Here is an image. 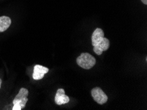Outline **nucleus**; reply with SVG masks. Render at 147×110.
Here are the masks:
<instances>
[{
	"instance_id": "8",
	"label": "nucleus",
	"mask_w": 147,
	"mask_h": 110,
	"mask_svg": "<svg viewBox=\"0 0 147 110\" xmlns=\"http://www.w3.org/2000/svg\"><path fill=\"white\" fill-rule=\"evenodd\" d=\"M11 24V19L9 17L7 16L0 17V32L7 30Z\"/></svg>"
},
{
	"instance_id": "7",
	"label": "nucleus",
	"mask_w": 147,
	"mask_h": 110,
	"mask_svg": "<svg viewBox=\"0 0 147 110\" xmlns=\"http://www.w3.org/2000/svg\"><path fill=\"white\" fill-rule=\"evenodd\" d=\"M109 48H110V40L106 38H104L103 41L99 45L93 47V50L96 54L100 55H102L103 51L108 50Z\"/></svg>"
},
{
	"instance_id": "2",
	"label": "nucleus",
	"mask_w": 147,
	"mask_h": 110,
	"mask_svg": "<svg viewBox=\"0 0 147 110\" xmlns=\"http://www.w3.org/2000/svg\"><path fill=\"white\" fill-rule=\"evenodd\" d=\"M91 95L93 99L98 104L102 105L107 102L108 100V96L99 87H96L91 90Z\"/></svg>"
},
{
	"instance_id": "10",
	"label": "nucleus",
	"mask_w": 147,
	"mask_h": 110,
	"mask_svg": "<svg viewBox=\"0 0 147 110\" xmlns=\"http://www.w3.org/2000/svg\"><path fill=\"white\" fill-rule=\"evenodd\" d=\"M1 79L0 78V88H1Z\"/></svg>"
},
{
	"instance_id": "1",
	"label": "nucleus",
	"mask_w": 147,
	"mask_h": 110,
	"mask_svg": "<svg viewBox=\"0 0 147 110\" xmlns=\"http://www.w3.org/2000/svg\"><path fill=\"white\" fill-rule=\"evenodd\" d=\"M95 58L88 53H82L77 58V63L79 67L84 69H90L96 65Z\"/></svg>"
},
{
	"instance_id": "4",
	"label": "nucleus",
	"mask_w": 147,
	"mask_h": 110,
	"mask_svg": "<svg viewBox=\"0 0 147 110\" xmlns=\"http://www.w3.org/2000/svg\"><path fill=\"white\" fill-rule=\"evenodd\" d=\"M104 38V33L102 29L100 28H96L94 32L92 33V38H91V40H92V44L93 47L99 45L101 42L103 41Z\"/></svg>"
},
{
	"instance_id": "5",
	"label": "nucleus",
	"mask_w": 147,
	"mask_h": 110,
	"mask_svg": "<svg viewBox=\"0 0 147 110\" xmlns=\"http://www.w3.org/2000/svg\"><path fill=\"white\" fill-rule=\"evenodd\" d=\"M70 99L65 94V90L62 88H59L57 90L56 94L55 96V102L57 105H62L67 104L69 102Z\"/></svg>"
},
{
	"instance_id": "9",
	"label": "nucleus",
	"mask_w": 147,
	"mask_h": 110,
	"mask_svg": "<svg viewBox=\"0 0 147 110\" xmlns=\"http://www.w3.org/2000/svg\"><path fill=\"white\" fill-rule=\"evenodd\" d=\"M141 1L144 4V5H147V0H141Z\"/></svg>"
},
{
	"instance_id": "3",
	"label": "nucleus",
	"mask_w": 147,
	"mask_h": 110,
	"mask_svg": "<svg viewBox=\"0 0 147 110\" xmlns=\"http://www.w3.org/2000/svg\"><path fill=\"white\" fill-rule=\"evenodd\" d=\"M28 95V90L24 88H21L18 93L17 95L15 96V99L13 101V104H18L20 105L21 108L23 109L25 107L26 102H28L27 96Z\"/></svg>"
},
{
	"instance_id": "6",
	"label": "nucleus",
	"mask_w": 147,
	"mask_h": 110,
	"mask_svg": "<svg viewBox=\"0 0 147 110\" xmlns=\"http://www.w3.org/2000/svg\"><path fill=\"white\" fill-rule=\"evenodd\" d=\"M49 71V69L47 67L36 65L34 67V72H33L32 78L34 80H40L43 78L44 75Z\"/></svg>"
}]
</instances>
